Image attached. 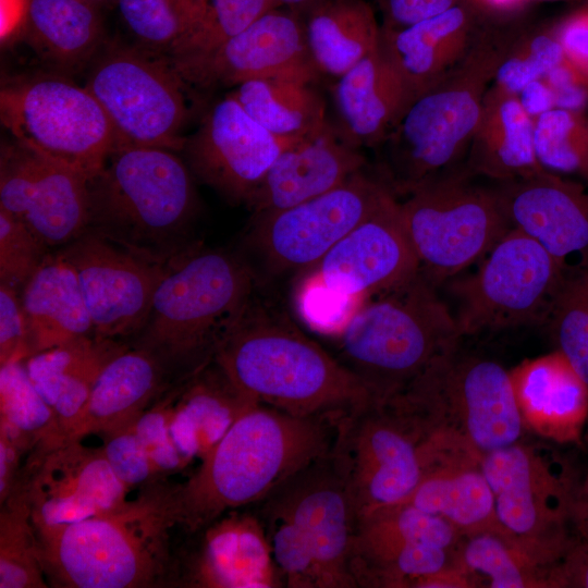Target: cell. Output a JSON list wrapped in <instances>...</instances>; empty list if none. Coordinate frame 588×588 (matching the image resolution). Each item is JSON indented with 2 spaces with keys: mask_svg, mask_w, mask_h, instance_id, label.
I'll use <instances>...</instances> for the list:
<instances>
[{
  "mask_svg": "<svg viewBox=\"0 0 588 588\" xmlns=\"http://www.w3.org/2000/svg\"><path fill=\"white\" fill-rule=\"evenodd\" d=\"M305 32L317 71L336 78L380 46L381 27L365 0H323L308 12Z\"/></svg>",
  "mask_w": 588,
  "mask_h": 588,
  "instance_id": "obj_37",
  "label": "cell"
},
{
  "mask_svg": "<svg viewBox=\"0 0 588 588\" xmlns=\"http://www.w3.org/2000/svg\"><path fill=\"white\" fill-rule=\"evenodd\" d=\"M564 62L565 53L558 38L548 34L520 36L499 65L492 83L518 95L526 85L544 78Z\"/></svg>",
  "mask_w": 588,
  "mask_h": 588,
  "instance_id": "obj_46",
  "label": "cell"
},
{
  "mask_svg": "<svg viewBox=\"0 0 588 588\" xmlns=\"http://www.w3.org/2000/svg\"><path fill=\"white\" fill-rule=\"evenodd\" d=\"M454 0H384L387 16L382 29L395 30L438 15L453 5Z\"/></svg>",
  "mask_w": 588,
  "mask_h": 588,
  "instance_id": "obj_52",
  "label": "cell"
},
{
  "mask_svg": "<svg viewBox=\"0 0 588 588\" xmlns=\"http://www.w3.org/2000/svg\"><path fill=\"white\" fill-rule=\"evenodd\" d=\"M517 96L522 107L532 119L555 108L553 91L543 78L529 83Z\"/></svg>",
  "mask_w": 588,
  "mask_h": 588,
  "instance_id": "obj_56",
  "label": "cell"
},
{
  "mask_svg": "<svg viewBox=\"0 0 588 588\" xmlns=\"http://www.w3.org/2000/svg\"><path fill=\"white\" fill-rule=\"evenodd\" d=\"M22 28L37 56L60 71L89 63L105 40L98 7L85 0H27Z\"/></svg>",
  "mask_w": 588,
  "mask_h": 588,
  "instance_id": "obj_35",
  "label": "cell"
},
{
  "mask_svg": "<svg viewBox=\"0 0 588 588\" xmlns=\"http://www.w3.org/2000/svg\"><path fill=\"white\" fill-rule=\"evenodd\" d=\"M3 126L17 144L94 179L117 146L103 109L85 87L58 74L3 84Z\"/></svg>",
  "mask_w": 588,
  "mask_h": 588,
  "instance_id": "obj_10",
  "label": "cell"
},
{
  "mask_svg": "<svg viewBox=\"0 0 588 588\" xmlns=\"http://www.w3.org/2000/svg\"><path fill=\"white\" fill-rule=\"evenodd\" d=\"M524 424L558 441L576 440L588 415V385L555 351L511 372Z\"/></svg>",
  "mask_w": 588,
  "mask_h": 588,
  "instance_id": "obj_30",
  "label": "cell"
},
{
  "mask_svg": "<svg viewBox=\"0 0 588 588\" xmlns=\"http://www.w3.org/2000/svg\"><path fill=\"white\" fill-rule=\"evenodd\" d=\"M548 322L556 351L588 385V267L567 271Z\"/></svg>",
  "mask_w": 588,
  "mask_h": 588,
  "instance_id": "obj_44",
  "label": "cell"
},
{
  "mask_svg": "<svg viewBox=\"0 0 588 588\" xmlns=\"http://www.w3.org/2000/svg\"><path fill=\"white\" fill-rule=\"evenodd\" d=\"M184 566L182 586L278 588L284 586L268 534L256 516L230 513L206 526Z\"/></svg>",
  "mask_w": 588,
  "mask_h": 588,
  "instance_id": "obj_25",
  "label": "cell"
},
{
  "mask_svg": "<svg viewBox=\"0 0 588 588\" xmlns=\"http://www.w3.org/2000/svg\"><path fill=\"white\" fill-rule=\"evenodd\" d=\"M501 530L567 549L576 539L572 510L578 486L552 452L519 441L480 457Z\"/></svg>",
  "mask_w": 588,
  "mask_h": 588,
  "instance_id": "obj_14",
  "label": "cell"
},
{
  "mask_svg": "<svg viewBox=\"0 0 588 588\" xmlns=\"http://www.w3.org/2000/svg\"><path fill=\"white\" fill-rule=\"evenodd\" d=\"M25 1H27V0H25Z\"/></svg>",
  "mask_w": 588,
  "mask_h": 588,
  "instance_id": "obj_62",
  "label": "cell"
},
{
  "mask_svg": "<svg viewBox=\"0 0 588 588\" xmlns=\"http://www.w3.org/2000/svg\"><path fill=\"white\" fill-rule=\"evenodd\" d=\"M480 457L458 440L434 434L424 477L401 504L445 519L463 538L499 527Z\"/></svg>",
  "mask_w": 588,
  "mask_h": 588,
  "instance_id": "obj_26",
  "label": "cell"
},
{
  "mask_svg": "<svg viewBox=\"0 0 588 588\" xmlns=\"http://www.w3.org/2000/svg\"><path fill=\"white\" fill-rule=\"evenodd\" d=\"M301 138L272 134L228 95L206 112L182 150L200 181L248 205L281 151Z\"/></svg>",
  "mask_w": 588,
  "mask_h": 588,
  "instance_id": "obj_21",
  "label": "cell"
},
{
  "mask_svg": "<svg viewBox=\"0 0 588 588\" xmlns=\"http://www.w3.org/2000/svg\"><path fill=\"white\" fill-rule=\"evenodd\" d=\"M126 345L91 334L24 360L30 381L53 411L66 438L73 439L102 368Z\"/></svg>",
  "mask_w": 588,
  "mask_h": 588,
  "instance_id": "obj_28",
  "label": "cell"
},
{
  "mask_svg": "<svg viewBox=\"0 0 588 588\" xmlns=\"http://www.w3.org/2000/svg\"><path fill=\"white\" fill-rule=\"evenodd\" d=\"M551 587L588 588V541L576 538L568 547L552 569Z\"/></svg>",
  "mask_w": 588,
  "mask_h": 588,
  "instance_id": "obj_53",
  "label": "cell"
},
{
  "mask_svg": "<svg viewBox=\"0 0 588 588\" xmlns=\"http://www.w3.org/2000/svg\"><path fill=\"white\" fill-rule=\"evenodd\" d=\"M364 166L358 148L327 121L281 151L247 206L254 218L293 207L343 184Z\"/></svg>",
  "mask_w": 588,
  "mask_h": 588,
  "instance_id": "obj_24",
  "label": "cell"
},
{
  "mask_svg": "<svg viewBox=\"0 0 588 588\" xmlns=\"http://www.w3.org/2000/svg\"><path fill=\"white\" fill-rule=\"evenodd\" d=\"M266 513L296 524L308 537L326 588L357 587L351 559L357 516L330 451L298 470L266 499Z\"/></svg>",
  "mask_w": 588,
  "mask_h": 588,
  "instance_id": "obj_20",
  "label": "cell"
},
{
  "mask_svg": "<svg viewBox=\"0 0 588 588\" xmlns=\"http://www.w3.org/2000/svg\"><path fill=\"white\" fill-rule=\"evenodd\" d=\"M256 274L231 253L192 247L160 280L134 345L183 380L206 365L255 297Z\"/></svg>",
  "mask_w": 588,
  "mask_h": 588,
  "instance_id": "obj_5",
  "label": "cell"
},
{
  "mask_svg": "<svg viewBox=\"0 0 588 588\" xmlns=\"http://www.w3.org/2000/svg\"><path fill=\"white\" fill-rule=\"evenodd\" d=\"M184 82L203 87L237 86L259 78L317 77L305 24L292 11L273 9L204 59L177 71Z\"/></svg>",
  "mask_w": 588,
  "mask_h": 588,
  "instance_id": "obj_22",
  "label": "cell"
},
{
  "mask_svg": "<svg viewBox=\"0 0 588 588\" xmlns=\"http://www.w3.org/2000/svg\"><path fill=\"white\" fill-rule=\"evenodd\" d=\"M310 84L294 78H259L238 84L229 95L272 134L301 138L328 121L324 102Z\"/></svg>",
  "mask_w": 588,
  "mask_h": 588,
  "instance_id": "obj_38",
  "label": "cell"
},
{
  "mask_svg": "<svg viewBox=\"0 0 588 588\" xmlns=\"http://www.w3.org/2000/svg\"><path fill=\"white\" fill-rule=\"evenodd\" d=\"M567 271L536 241L510 228L478 270L454 286L462 336L547 322Z\"/></svg>",
  "mask_w": 588,
  "mask_h": 588,
  "instance_id": "obj_13",
  "label": "cell"
},
{
  "mask_svg": "<svg viewBox=\"0 0 588 588\" xmlns=\"http://www.w3.org/2000/svg\"><path fill=\"white\" fill-rule=\"evenodd\" d=\"M85 1L98 7L99 4L105 3V2H107L109 0H85Z\"/></svg>",
  "mask_w": 588,
  "mask_h": 588,
  "instance_id": "obj_60",
  "label": "cell"
},
{
  "mask_svg": "<svg viewBox=\"0 0 588 588\" xmlns=\"http://www.w3.org/2000/svg\"><path fill=\"white\" fill-rule=\"evenodd\" d=\"M26 454L17 440L0 429V504L9 497Z\"/></svg>",
  "mask_w": 588,
  "mask_h": 588,
  "instance_id": "obj_55",
  "label": "cell"
},
{
  "mask_svg": "<svg viewBox=\"0 0 588 588\" xmlns=\"http://www.w3.org/2000/svg\"><path fill=\"white\" fill-rule=\"evenodd\" d=\"M279 5L275 0H193L189 26L168 58L180 71L212 53Z\"/></svg>",
  "mask_w": 588,
  "mask_h": 588,
  "instance_id": "obj_39",
  "label": "cell"
},
{
  "mask_svg": "<svg viewBox=\"0 0 588 588\" xmlns=\"http://www.w3.org/2000/svg\"><path fill=\"white\" fill-rule=\"evenodd\" d=\"M168 376L152 353L126 345L99 373L73 439L102 434L134 421L161 395Z\"/></svg>",
  "mask_w": 588,
  "mask_h": 588,
  "instance_id": "obj_34",
  "label": "cell"
},
{
  "mask_svg": "<svg viewBox=\"0 0 588 588\" xmlns=\"http://www.w3.org/2000/svg\"><path fill=\"white\" fill-rule=\"evenodd\" d=\"M392 193L363 170L293 207L254 218L248 245L273 274H301L371 215Z\"/></svg>",
  "mask_w": 588,
  "mask_h": 588,
  "instance_id": "obj_16",
  "label": "cell"
},
{
  "mask_svg": "<svg viewBox=\"0 0 588 588\" xmlns=\"http://www.w3.org/2000/svg\"><path fill=\"white\" fill-rule=\"evenodd\" d=\"M0 209L22 220L48 248H61L87 229L89 180L13 140L1 149Z\"/></svg>",
  "mask_w": 588,
  "mask_h": 588,
  "instance_id": "obj_19",
  "label": "cell"
},
{
  "mask_svg": "<svg viewBox=\"0 0 588 588\" xmlns=\"http://www.w3.org/2000/svg\"><path fill=\"white\" fill-rule=\"evenodd\" d=\"M258 404L243 394L211 360L180 381L173 402L170 432L188 465L211 451L234 421Z\"/></svg>",
  "mask_w": 588,
  "mask_h": 588,
  "instance_id": "obj_32",
  "label": "cell"
},
{
  "mask_svg": "<svg viewBox=\"0 0 588 588\" xmlns=\"http://www.w3.org/2000/svg\"><path fill=\"white\" fill-rule=\"evenodd\" d=\"M184 79L169 58L140 47L107 44L94 57L85 87L112 126L117 146L182 150L187 119Z\"/></svg>",
  "mask_w": 588,
  "mask_h": 588,
  "instance_id": "obj_11",
  "label": "cell"
},
{
  "mask_svg": "<svg viewBox=\"0 0 588 588\" xmlns=\"http://www.w3.org/2000/svg\"><path fill=\"white\" fill-rule=\"evenodd\" d=\"M420 272L404 229L400 203L390 193L379 207L338 242L299 281L355 307Z\"/></svg>",
  "mask_w": 588,
  "mask_h": 588,
  "instance_id": "obj_17",
  "label": "cell"
},
{
  "mask_svg": "<svg viewBox=\"0 0 588 588\" xmlns=\"http://www.w3.org/2000/svg\"><path fill=\"white\" fill-rule=\"evenodd\" d=\"M535 119L517 95L490 85L466 158L468 174L510 182L543 170L535 151Z\"/></svg>",
  "mask_w": 588,
  "mask_h": 588,
  "instance_id": "obj_33",
  "label": "cell"
},
{
  "mask_svg": "<svg viewBox=\"0 0 588 588\" xmlns=\"http://www.w3.org/2000/svg\"><path fill=\"white\" fill-rule=\"evenodd\" d=\"M20 295L29 356L94 334L76 271L61 249L48 253Z\"/></svg>",
  "mask_w": 588,
  "mask_h": 588,
  "instance_id": "obj_31",
  "label": "cell"
},
{
  "mask_svg": "<svg viewBox=\"0 0 588 588\" xmlns=\"http://www.w3.org/2000/svg\"><path fill=\"white\" fill-rule=\"evenodd\" d=\"M336 127L352 146H380L406 107L400 76L380 49L338 78Z\"/></svg>",
  "mask_w": 588,
  "mask_h": 588,
  "instance_id": "obj_29",
  "label": "cell"
},
{
  "mask_svg": "<svg viewBox=\"0 0 588 588\" xmlns=\"http://www.w3.org/2000/svg\"><path fill=\"white\" fill-rule=\"evenodd\" d=\"M60 249L76 271L94 334L120 341L136 335L171 261L139 255L89 230Z\"/></svg>",
  "mask_w": 588,
  "mask_h": 588,
  "instance_id": "obj_18",
  "label": "cell"
},
{
  "mask_svg": "<svg viewBox=\"0 0 588 588\" xmlns=\"http://www.w3.org/2000/svg\"><path fill=\"white\" fill-rule=\"evenodd\" d=\"M431 436L417 415L394 400L375 401L336 422L330 455L357 522L412 494L427 469Z\"/></svg>",
  "mask_w": 588,
  "mask_h": 588,
  "instance_id": "obj_8",
  "label": "cell"
},
{
  "mask_svg": "<svg viewBox=\"0 0 588 588\" xmlns=\"http://www.w3.org/2000/svg\"><path fill=\"white\" fill-rule=\"evenodd\" d=\"M565 53V61L573 69L588 74V21L568 23L558 38Z\"/></svg>",
  "mask_w": 588,
  "mask_h": 588,
  "instance_id": "obj_54",
  "label": "cell"
},
{
  "mask_svg": "<svg viewBox=\"0 0 588 588\" xmlns=\"http://www.w3.org/2000/svg\"><path fill=\"white\" fill-rule=\"evenodd\" d=\"M45 575L29 511L9 497L0 506V588H46Z\"/></svg>",
  "mask_w": 588,
  "mask_h": 588,
  "instance_id": "obj_42",
  "label": "cell"
},
{
  "mask_svg": "<svg viewBox=\"0 0 588 588\" xmlns=\"http://www.w3.org/2000/svg\"><path fill=\"white\" fill-rule=\"evenodd\" d=\"M482 29L468 8L454 4L405 28H381L380 49L402 81L406 107L466 57Z\"/></svg>",
  "mask_w": 588,
  "mask_h": 588,
  "instance_id": "obj_27",
  "label": "cell"
},
{
  "mask_svg": "<svg viewBox=\"0 0 588 588\" xmlns=\"http://www.w3.org/2000/svg\"><path fill=\"white\" fill-rule=\"evenodd\" d=\"M397 399L432 432L451 436L479 456L519 441L524 419L511 372L499 363L450 354Z\"/></svg>",
  "mask_w": 588,
  "mask_h": 588,
  "instance_id": "obj_9",
  "label": "cell"
},
{
  "mask_svg": "<svg viewBox=\"0 0 588 588\" xmlns=\"http://www.w3.org/2000/svg\"><path fill=\"white\" fill-rule=\"evenodd\" d=\"M128 490L101 448L61 438L26 454L9 497L27 506L40 534L112 511L127 501Z\"/></svg>",
  "mask_w": 588,
  "mask_h": 588,
  "instance_id": "obj_15",
  "label": "cell"
},
{
  "mask_svg": "<svg viewBox=\"0 0 588 588\" xmlns=\"http://www.w3.org/2000/svg\"><path fill=\"white\" fill-rule=\"evenodd\" d=\"M551 89L555 108L581 111L587 102V93L580 83H577L576 77Z\"/></svg>",
  "mask_w": 588,
  "mask_h": 588,
  "instance_id": "obj_57",
  "label": "cell"
},
{
  "mask_svg": "<svg viewBox=\"0 0 588 588\" xmlns=\"http://www.w3.org/2000/svg\"><path fill=\"white\" fill-rule=\"evenodd\" d=\"M120 15L138 46L169 56L185 35L193 0H115Z\"/></svg>",
  "mask_w": 588,
  "mask_h": 588,
  "instance_id": "obj_45",
  "label": "cell"
},
{
  "mask_svg": "<svg viewBox=\"0 0 588 588\" xmlns=\"http://www.w3.org/2000/svg\"><path fill=\"white\" fill-rule=\"evenodd\" d=\"M565 550L522 540L499 527L462 539L456 558L474 584L491 588L551 587L553 567Z\"/></svg>",
  "mask_w": 588,
  "mask_h": 588,
  "instance_id": "obj_36",
  "label": "cell"
},
{
  "mask_svg": "<svg viewBox=\"0 0 588 588\" xmlns=\"http://www.w3.org/2000/svg\"><path fill=\"white\" fill-rule=\"evenodd\" d=\"M28 357L27 323L20 292L0 283V366Z\"/></svg>",
  "mask_w": 588,
  "mask_h": 588,
  "instance_id": "obj_51",
  "label": "cell"
},
{
  "mask_svg": "<svg viewBox=\"0 0 588 588\" xmlns=\"http://www.w3.org/2000/svg\"><path fill=\"white\" fill-rule=\"evenodd\" d=\"M462 539L461 534L445 519L411 504H399L358 522L352 556L405 544L455 550Z\"/></svg>",
  "mask_w": 588,
  "mask_h": 588,
  "instance_id": "obj_40",
  "label": "cell"
},
{
  "mask_svg": "<svg viewBox=\"0 0 588 588\" xmlns=\"http://www.w3.org/2000/svg\"><path fill=\"white\" fill-rule=\"evenodd\" d=\"M455 317L421 272L366 299L336 334L340 357L384 402L439 359L456 352Z\"/></svg>",
  "mask_w": 588,
  "mask_h": 588,
  "instance_id": "obj_7",
  "label": "cell"
},
{
  "mask_svg": "<svg viewBox=\"0 0 588 588\" xmlns=\"http://www.w3.org/2000/svg\"><path fill=\"white\" fill-rule=\"evenodd\" d=\"M177 151L118 146L89 181L86 230L139 255L170 262L192 246L193 173Z\"/></svg>",
  "mask_w": 588,
  "mask_h": 588,
  "instance_id": "obj_6",
  "label": "cell"
},
{
  "mask_svg": "<svg viewBox=\"0 0 588 588\" xmlns=\"http://www.w3.org/2000/svg\"><path fill=\"white\" fill-rule=\"evenodd\" d=\"M268 535L275 565L289 588H326L324 577L307 535L293 522L269 516Z\"/></svg>",
  "mask_w": 588,
  "mask_h": 588,
  "instance_id": "obj_47",
  "label": "cell"
},
{
  "mask_svg": "<svg viewBox=\"0 0 588 588\" xmlns=\"http://www.w3.org/2000/svg\"><path fill=\"white\" fill-rule=\"evenodd\" d=\"M490 1L497 4H507V3L513 2L514 0H490Z\"/></svg>",
  "mask_w": 588,
  "mask_h": 588,
  "instance_id": "obj_61",
  "label": "cell"
},
{
  "mask_svg": "<svg viewBox=\"0 0 588 588\" xmlns=\"http://www.w3.org/2000/svg\"><path fill=\"white\" fill-rule=\"evenodd\" d=\"M572 526L578 539L588 541V475L576 492L572 510Z\"/></svg>",
  "mask_w": 588,
  "mask_h": 588,
  "instance_id": "obj_58",
  "label": "cell"
},
{
  "mask_svg": "<svg viewBox=\"0 0 588 588\" xmlns=\"http://www.w3.org/2000/svg\"><path fill=\"white\" fill-rule=\"evenodd\" d=\"M180 486L164 477L105 514L38 534L50 584L66 588H147L174 576L170 536L181 526Z\"/></svg>",
  "mask_w": 588,
  "mask_h": 588,
  "instance_id": "obj_2",
  "label": "cell"
},
{
  "mask_svg": "<svg viewBox=\"0 0 588 588\" xmlns=\"http://www.w3.org/2000/svg\"><path fill=\"white\" fill-rule=\"evenodd\" d=\"M534 140L544 170L588 179V119L580 111L552 108L540 114L535 119Z\"/></svg>",
  "mask_w": 588,
  "mask_h": 588,
  "instance_id": "obj_43",
  "label": "cell"
},
{
  "mask_svg": "<svg viewBox=\"0 0 588 588\" xmlns=\"http://www.w3.org/2000/svg\"><path fill=\"white\" fill-rule=\"evenodd\" d=\"M102 436V452L114 474L128 489L162 478L136 433L133 421Z\"/></svg>",
  "mask_w": 588,
  "mask_h": 588,
  "instance_id": "obj_50",
  "label": "cell"
},
{
  "mask_svg": "<svg viewBox=\"0 0 588 588\" xmlns=\"http://www.w3.org/2000/svg\"><path fill=\"white\" fill-rule=\"evenodd\" d=\"M177 383L160 395L134 421L133 427L160 476L167 477L184 469L187 464L179 453L170 432L173 402Z\"/></svg>",
  "mask_w": 588,
  "mask_h": 588,
  "instance_id": "obj_49",
  "label": "cell"
},
{
  "mask_svg": "<svg viewBox=\"0 0 588 588\" xmlns=\"http://www.w3.org/2000/svg\"><path fill=\"white\" fill-rule=\"evenodd\" d=\"M280 5H286L292 12H309L323 0H275Z\"/></svg>",
  "mask_w": 588,
  "mask_h": 588,
  "instance_id": "obj_59",
  "label": "cell"
},
{
  "mask_svg": "<svg viewBox=\"0 0 588 588\" xmlns=\"http://www.w3.org/2000/svg\"><path fill=\"white\" fill-rule=\"evenodd\" d=\"M468 176L458 171L434 180L400 203L420 272L433 284L483 258L511 228L497 191Z\"/></svg>",
  "mask_w": 588,
  "mask_h": 588,
  "instance_id": "obj_12",
  "label": "cell"
},
{
  "mask_svg": "<svg viewBox=\"0 0 588 588\" xmlns=\"http://www.w3.org/2000/svg\"><path fill=\"white\" fill-rule=\"evenodd\" d=\"M258 404L333 425L375 402L364 382L283 313L256 296L212 359Z\"/></svg>",
  "mask_w": 588,
  "mask_h": 588,
  "instance_id": "obj_1",
  "label": "cell"
},
{
  "mask_svg": "<svg viewBox=\"0 0 588 588\" xmlns=\"http://www.w3.org/2000/svg\"><path fill=\"white\" fill-rule=\"evenodd\" d=\"M49 252L22 220L0 209V283L21 293Z\"/></svg>",
  "mask_w": 588,
  "mask_h": 588,
  "instance_id": "obj_48",
  "label": "cell"
},
{
  "mask_svg": "<svg viewBox=\"0 0 588 588\" xmlns=\"http://www.w3.org/2000/svg\"><path fill=\"white\" fill-rule=\"evenodd\" d=\"M334 428L324 419L250 406L181 483V526L195 534L229 511L265 500L330 451Z\"/></svg>",
  "mask_w": 588,
  "mask_h": 588,
  "instance_id": "obj_3",
  "label": "cell"
},
{
  "mask_svg": "<svg viewBox=\"0 0 588 588\" xmlns=\"http://www.w3.org/2000/svg\"><path fill=\"white\" fill-rule=\"evenodd\" d=\"M511 228L541 245L567 270L571 259L588 267V192L542 170L504 182L497 191Z\"/></svg>",
  "mask_w": 588,
  "mask_h": 588,
  "instance_id": "obj_23",
  "label": "cell"
},
{
  "mask_svg": "<svg viewBox=\"0 0 588 588\" xmlns=\"http://www.w3.org/2000/svg\"><path fill=\"white\" fill-rule=\"evenodd\" d=\"M0 428L27 452L44 441L66 438L30 381L24 360L0 366Z\"/></svg>",
  "mask_w": 588,
  "mask_h": 588,
  "instance_id": "obj_41",
  "label": "cell"
},
{
  "mask_svg": "<svg viewBox=\"0 0 588 588\" xmlns=\"http://www.w3.org/2000/svg\"><path fill=\"white\" fill-rule=\"evenodd\" d=\"M517 38L483 28L466 57L407 105L380 145L392 193L408 195L461 171L486 94Z\"/></svg>",
  "mask_w": 588,
  "mask_h": 588,
  "instance_id": "obj_4",
  "label": "cell"
}]
</instances>
